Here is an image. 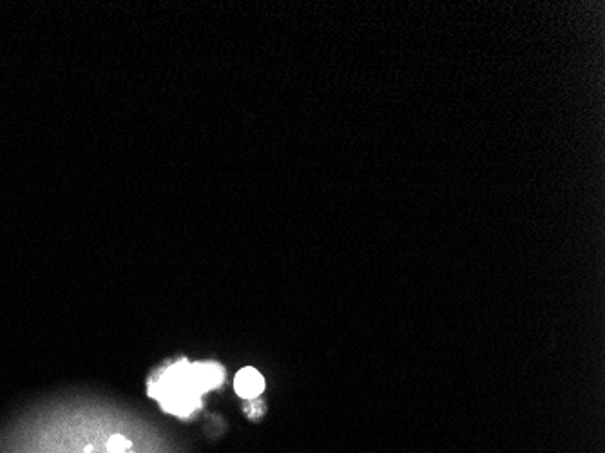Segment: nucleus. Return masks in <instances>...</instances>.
<instances>
[{
  "mask_svg": "<svg viewBox=\"0 0 605 453\" xmlns=\"http://www.w3.org/2000/svg\"><path fill=\"white\" fill-rule=\"evenodd\" d=\"M234 388L243 399H254L264 390V379L256 368L247 366L238 372V375L234 379Z\"/></svg>",
  "mask_w": 605,
  "mask_h": 453,
  "instance_id": "nucleus-2",
  "label": "nucleus"
},
{
  "mask_svg": "<svg viewBox=\"0 0 605 453\" xmlns=\"http://www.w3.org/2000/svg\"><path fill=\"white\" fill-rule=\"evenodd\" d=\"M130 448V441H127L122 435H112L107 442V449L111 453H125Z\"/></svg>",
  "mask_w": 605,
  "mask_h": 453,
  "instance_id": "nucleus-3",
  "label": "nucleus"
},
{
  "mask_svg": "<svg viewBox=\"0 0 605 453\" xmlns=\"http://www.w3.org/2000/svg\"><path fill=\"white\" fill-rule=\"evenodd\" d=\"M188 377H191V383L196 392L201 393L221 384L223 368L218 365H212V363H205V365L198 363V365L188 366Z\"/></svg>",
  "mask_w": 605,
  "mask_h": 453,
  "instance_id": "nucleus-1",
  "label": "nucleus"
},
{
  "mask_svg": "<svg viewBox=\"0 0 605 453\" xmlns=\"http://www.w3.org/2000/svg\"><path fill=\"white\" fill-rule=\"evenodd\" d=\"M125 453H129V451H125Z\"/></svg>",
  "mask_w": 605,
  "mask_h": 453,
  "instance_id": "nucleus-4",
  "label": "nucleus"
}]
</instances>
